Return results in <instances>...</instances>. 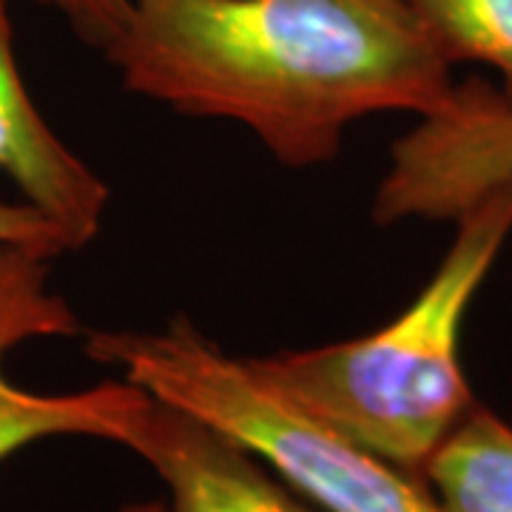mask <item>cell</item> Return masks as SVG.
I'll return each mask as SVG.
<instances>
[{
  "mask_svg": "<svg viewBox=\"0 0 512 512\" xmlns=\"http://www.w3.org/2000/svg\"><path fill=\"white\" fill-rule=\"evenodd\" d=\"M0 242L32 248L49 259L69 254V245L55 228V222L46 220L37 208L23 200H0Z\"/></svg>",
  "mask_w": 512,
  "mask_h": 512,
  "instance_id": "cell-11",
  "label": "cell"
},
{
  "mask_svg": "<svg viewBox=\"0 0 512 512\" xmlns=\"http://www.w3.org/2000/svg\"><path fill=\"white\" fill-rule=\"evenodd\" d=\"M103 55L128 92L245 126L291 168L330 163L370 114L430 117L456 92L410 0H137Z\"/></svg>",
  "mask_w": 512,
  "mask_h": 512,
  "instance_id": "cell-1",
  "label": "cell"
},
{
  "mask_svg": "<svg viewBox=\"0 0 512 512\" xmlns=\"http://www.w3.org/2000/svg\"><path fill=\"white\" fill-rule=\"evenodd\" d=\"M421 476L444 512H512V424L476 402Z\"/></svg>",
  "mask_w": 512,
  "mask_h": 512,
  "instance_id": "cell-8",
  "label": "cell"
},
{
  "mask_svg": "<svg viewBox=\"0 0 512 512\" xmlns=\"http://www.w3.org/2000/svg\"><path fill=\"white\" fill-rule=\"evenodd\" d=\"M447 60L478 63L501 77L495 89L512 114V0H410Z\"/></svg>",
  "mask_w": 512,
  "mask_h": 512,
  "instance_id": "cell-9",
  "label": "cell"
},
{
  "mask_svg": "<svg viewBox=\"0 0 512 512\" xmlns=\"http://www.w3.org/2000/svg\"><path fill=\"white\" fill-rule=\"evenodd\" d=\"M512 180V114L484 83L456 86L450 103L421 117L396 146L382 183L384 208L396 217H453Z\"/></svg>",
  "mask_w": 512,
  "mask_h": 512,
  "instance_id": "cell-5",
  "label": "cell"
},
{
  "mask_svg": "<svg viewBox=\"0 0 512 512\" xmlns=\"http://www.w3.org/2000/svg\"><path fill=\"white\" fill-rule=\"evenodd\" d=\"M40 3L60 12L74 32L86 43H92L94 49L106 52L137 0H40Z\"/></svg>",
  "mask_w": 512,
  "mask_h": 512,
  "instance_id": "cell-10",
  "label": "cell"
},
{
  "mask_svg": "<svg viewBox=\"0 0 512 512\" xmlns=\"http://www.w3.org/2000/svg\"><path fill=\"white\" fill-rule=\"evenodd\" d=\"M512 234V180L470 202L430 282L396 319L322 348L248 359L299 410L407 473H424L476 404L461 325Z\"/></svg>",
  "mask_w": 512,
  "mask_h": 512,
  "instance_id": "cell-2",
  "label": "cell"
},
{
  "mask_svg": "<svg viewBox=\"0 0 512 512\" xmlns=\"http://www.w3.org/2000/svg\"><path fill=\"white\" fill-rule=\"evenodd\" d=\"M114 512H165L163 501H137V504H123Z\"/></svg>",
  "mask_w": 512,
  "mask_h": 512,
  "instance_id": "cell-12",
  "label": "cell"
},
{
  "mask_svg": "<svg viewBox=\"0 0 512 512\" xmlns=\"http://www.w3.org/2000/svg\"><path fill=\"white\" fill-rule=\"evenodd\" d=\"M9 3L0 0V177L63 234L69 251L89 245L109 211V185L55 134L20 77Z\"/></svg>",
  "mask_w": 512,
  "mask_h": 512,
  "instance_id": "cell-7",
  "label": "cell"
},
{
  "mask_svg": "<svg viewBox=\"0 0 512 512\" xmlns=\"http://www.w3.org/2000/svg\"><path fill=\"white\" fill-rule=\"evenodd\" d=\"M49 256L0 242V461L23 447L57 436L126 444L128 430L148 404L143 387L100 382L77 393H32L12 384L3 359L29 339L77 336L80 319L49 288Z\"/></svg>",
  "mask_w": 512,
  "mask_h": 512,
  "instance_id": "cell-4",
  "label": "cell"
},
{
  "mask_svg": "<svg viewBox=\"0 0 512 512\" xmlns=\"http://www.w3.org/2000/svg\"><path fill=\"white\" fill-rule=\"evenodd\" d=\"M86 353L154 399L251 450L322 512H444L424 476L407 473L299 410L185 319L160 330H97Z\"/></svg>",
  "mask_w": 512,
  "mask_h": 512,
  "instance_id": "cell-3",
  "label": "cell"
},
{
  "mask_svg": "<svg viewBox=\"0 0 512 512\" xmlns=\"http://www.w3.org/2000/svg\"><path fill=\"white\" fill-rule=\"evenodd\" d=\"M123 447L160 476L165 512H322L251 450L151 393Z\"/></svg>",
  "mask_w": 512,
  "mask_h": 512,
  "instance_id": "cell-6",
  "label": "cell"
}]
</instances>
